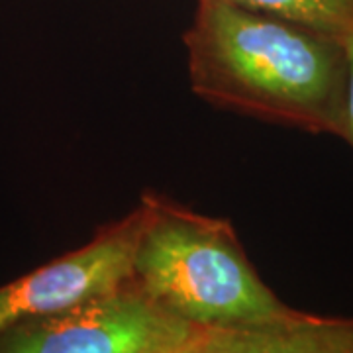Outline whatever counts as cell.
I'll list each match as a JSON object with an SVG mask.
<instances>
[{
    "instance_id": "cell-1",
    "label": "cell",
    "mask_w": 353,
    "mask_h": 353,
    "mask_svg": "<svg viewBox=\"0 0 353 353\" xmlns=\"http://www.w3.org/2000/svg\"><path fill=\"white\" fill-rule=\"evenodd\" d=\"M190 90L216 108L340 138L343 39L222 0H199L185 32Z\"/></svg>"
},
{
    "instance_id": "cell-2",
    "label": "cell",
    "mask_w": 353,
    "mask_h": 353,
    "mask_svg": "<svg viewBox=\"0 0 353 353\" xmlns=\"http://www.w3.org/2000/svg\"><path fill=\"white\" fill-rule=\"evenodd\" d=\"M130 281L192 328H234L292 310L259 277L232 222L145 190Z\"/></svg>"
},
{
    "instance_id": "cell-3",
    "label": "cell",
    "mask_w": 353,
    "mask_h": 353,
    "mask_svg": "<svg viewBox=\"0 0 353 353\" xmlns=\"http://www.w3.org/2000/svg\"><path fill=\"white\" fill-rule=\"evenodd\" d=\"M196 328L126 281L118 289L0 332V353H165Z\"/></svg>"
},
{
    "instance_id": "cell-4",
    "label": "cell",
    "mask_w": 353,
    "mask_h": 353,
    "mask_svg": "<svg viewBox=\"0 0 353 353\" xmlns=\"http://www.w3.org/2000/svg\"><path fill=\"white\" fill-rule=\"evenodd\" d=\"M141 224L143 210L138 204L126 216L99 228L85 245L0 285V332L65 310L130 281Z\"/></svg>"
},
{
    "instance_id": "cell-5",
    "label": "cell",
    "mask_w": 353,
    "mask_h": 353,
    "mask_svg": "<svg viewBox=\"0 0 353 353\" xmlns=\"http://www.w3.org/2000/svg\"><path fill=\"white\" fill-rule=\"evenodd\" d=\"M173 353H353V316L301 310L234 328H196Z\"/></svg>"
},
{
    "instance_id": "cell-6",
    "label": "cell",
    "mask_w": 353,
    "mask_h": 353,
    "mask_svg": "<svg viewBox=\"0 0 353 353\" xmlns=\"http://www.w3.org/2000/svg\"><path fill=\"white\" fill-rule=\"evenodd\" d=\"M253 12H263L308 26L338 39L353 36V0H222Z\"/></svg>"
},
{
    "instance_id": "cell-7",
    "label": "cell",
    "mask_w": 353,
    "mask_h": 353,
    "mask_svg": "<svg viewBox=\"0 0 353 353\" xmlns=\"http://www.w3.org/2000/svg\"><path fill=\"white\" fill-rule=\"evenodd\" d=\"M345 59H347V77H345V102H343V124L340 139H343L353 152V36L343 39Z\"/></svg>"
},
{
    "instance_id": "cell-8",
    "label": "cell",
    "mask_w": 353,
    "mask_h": 353,
    "mask_svg": "<svg viewBox=\"0 0 353 353\" xmlns=\"http://www.w3.org/2000/svg\"><path fill=\"white\" fill-rule=\"evenodd\" d=\"M173 352H175V350H171V352H165V353H173Z\"/></svg>"
}]
</instances>
